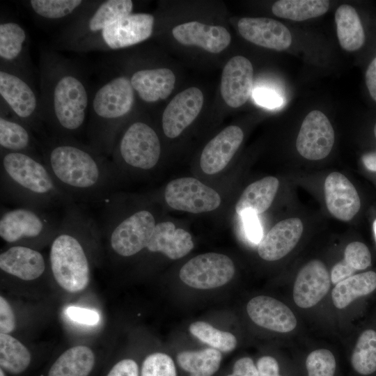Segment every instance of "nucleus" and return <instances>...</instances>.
Instances as JSON below:
<instances>
[{"label": "nucleus", "mask_w": 376, "mask_h": 376, "mask_svg": "<svg viewBox=\"0 0 376 376\" xmlns=\"http://www.w3.org/2000/svg\"><path fill=\"white\" fill-rule=\"evenodd\" d=\"M246 312L256 324L276 332H290L297 326L292 311L281 301L269 296L259 295L250 299Z\"/></svg>", "instance_id": "21"}, {"label": "nucleus", "mask_w": 376, "mask_h": 376, "mask_svg": "<svg viewBox=\"0 0 376 376\" xmlns=\"http://www.w3.org/2000/svg\"><path fill=\"white\" fill-rule=\"evenodd\" d=\"M189 331L200 341L221 352H230L237 345V338L232 333L220 330L206 322H192Z\"/></svg>", "instance_id": "39"}, {"label": "nucleus", "mask_w": 376, "mask_h": 376, "mask_svg": "<svg viewBox=\"0 0 376 376\" xmlns=\"http://www.w3.org/2000/svg\"><path fill=\"white\" fill-rule=\"evenodd\" d=\"M351 363L359 374L368 375L376 371V331L367 329L358 338Z\"/></svg>", "instance_id": "38"}, {"label": "nucleus", "mask_w": 376, "mask_h": 376, "mask_svg": "<svg viewBox=\"0 0 376 376\" xmlns=\"http://www.w3.org/2000/svg\"><path fill=\"white\" fill-rule=\"evenodd\" d=\"M241 217L249 240L254 243L260 242L262 240L263 230L257 214L253 212H245Z\"/></svg>", "instance_id": "43"}, {"label": "nucleus", "mask_w": 376, "mask_h": 376, "mask_svg": "<svg viewBox=\"0 0 376 376\" xmlns=\"http://www.w3.org/2000/svg\"><path fill=\"white\" fill-rule=\"evenodd\" d=\"M60 223L46 210L26 207L7 209L1 213L0 237L8 246L38 249L51 244Z\"/></svg>", "instance_id": "7"}, {"label": "nucleus", "mask_w": 376, "mask_h": 376, "mask_svg": "<svg viewBox=\"0 0 376 376\" xmlns=\"http://www.w3.org/2000/svg\"><path fill=\"white\" fill-rule=\"evenodd\" d=\"M327 0H279L272 6L273 14L294 21H304L324 15L329 9Z\"/></svg>", "instance_id": "36"}, {"label": "nucleus", "mask_w": 376, "mask_h": 376, "mask_svg": "<svg viewBox=\"0 0 376 376\" xmlns=\"http://www.w3.org/2000/svg\"><path fill=\"white\" fill-rule=\"evenodd\" d=\"M155 17L149 13H131L79 44L73 51L116 50L140 43L152 34Z\"/></svg>", "instance_id": "11"}, {"label": "nucleus", "mask_w": 376, "mask_h": 376, "mask_svg": "<svg viewBox=\"0 0 376 376\" xmlns=\"http://www.w3.org/2000/svg\"><path fill=\"white\" fill-rule=\"evenodd\" d=\"M164 198L171 208L194 214L214 210L221 202L214 189L191 177L170 181L164 189Z\"/></svg>", "instance_id": "13"}, {"label": "nucleus", "mask_w": 376, "mask_h": 376, "mask_svg": "<svg viewBox=\"0 0 376 376\" xmlns=\"http://www.w3.org/2000/svg\"><path fill=\"white\" fill-rule=\"evenodd\" d=\"M235 267L226 255L205 253L187 261L180 269V280L190 288L200 290L217 288L226 285L234 276Z\"/></svg>", "instance_id": "12"}, {"label": "nucleus", "mask_w": 376, "mask_h": 376, "mask_svg": "<svg viewBox=\"0 0 376 376\" xmlns=\"http://www.w3.org/2000/svg\"><path fill=\"white\" fill-rule=\"evenodd\" d=\"M237 29L244 39L265 48L283 51L292 43L289 29L274 19L243 17L239 20Z\"/></svg>", "instance_id": "20"}, {"label": "nucleus", "mask_w": 376, "mask_h": 376, "mask_svg": "<svg viewBox=\"0 0 376 376\" xmlns=\"http://www.w3.org/2000/svg\"><path fill=\"white\" fill-rule=\"evenodd\" d=\"M303 228L299 218H289L278 222L259 242V256L267 261L283 258L297 245Z\"/></svg>", "instance_id": "25"}, {"label": "nucleus", "mask_w": 376, "mask_h": 376, "mask_svg": "<svg viewBox=\"0 0 376 376\" xmlns=\"http://www.w3.org/2000/svg\"><path fill=\"white\" fill-rule=\"evenodd\" d=\"M0 192L18 207L47 210L75 203L61 189L42 156L0 151Z\"/></svg>", "instance_id": "4"}, {"label": "nucleus", "mask_w": 376, "mask_h": 376, "mask_svg": "<svg viewBox=\"0 0 376 376\" xmlns=\"http://www.w3.org/2000/svg\"><path fill=\"white\" fill-rule=\"evenodd\" d=\"M31 361V353L23 343L10 334H0L1 368L17 375L28 368Z\"/></svg>", "instance_id": "37"}, {"label": "nucleus", "mask_w": 376, "mask_h": 376, "mask_svg": "<svg viewBox=\"0 0 376 376\" xmlns=\"http://www.w3.org/2000/svg\"><path fill=\"white\" fill-rule=\"evenodd\" d=\"M194 244L191 234L175 228L171 221L157 223L146 247L152 253H159L171 260H178L187 255Z\"/></svg>", "instance_id": "27"}, {"label": "nucleus", "mask_w": 376, "mask_h": 376, "mask_svg": "<svg viewBox=\"0 0 376 376\" xmlns=\"http://www.w3.org/2000/svg\"><path fill=\"white\" fill-rule=\"evenodd\" d=\"M141 376H177L172 358L163 352H154L144 359Z\"/></svg>", "instance_id": "41"}, {"label": "nucleus", "mask_w": 376, "mask_h": 376, "mask_svg": "<svg viewBox=\"0 0 376 376\" xmlns=\"http://www.w3.org/2000/svg\"><path fill=\"white\" fill-rule=\"evenodd\" d=\"M373 231L376 239V219L374 221L373 224Z\"/></svg>", "instance_id": "51"}, {"label": "nucleus", "mask_w": 376, "mask_h": 376, "mask_svg": "<svg viewBox=\"0 0 376 376\" xmlns=\"http://www.w3.org/2000/svg\"><path fill=\"white\" fill-rule=\"evenodd\" d=\"M133 10L130 0L93 1L77 17L66 24L56 37L58 48L73 51L79 44L99 33Z\"/></svg>", "instance_id": "9"}, {"label": "nucleus", "mask_w": 376, "mask_h": 376, "mask_svg": "<svg viewBox=\"0 0 376 376\" xmlns=\"http://www.w3.org/2000/svg\"><path fill=\"white\" fill-rule=\"evenodd\" d=\"M203 100L202 91L196 87L178 93L164 110L162 118L164 134L168 138L178 137L198 116Z\"/></svg>", "instance_id": "16"}, {"label": "nucleus", "mask_w": 376, "mask_h": 376, "mask_svg": "<svg viewBox=\"0 0 376 376\" xmlns=\"http://www.w3.org/2000/svg\"><path fill=\"white\" fill-rule=\"evenodd\" d=\"M253 68L242 56L232 57L225 65L221 78L220 91L227 105L237 108L249 99L253 90Z\"/></svg>", "instance_id": "17"}, {"label": "nucleus", "mask_w": 376, "mask_h": 376, "mask_svg": "<svg viewBox=\"0 0 376 376\" xmlns=\"http://www.w3.org/2000/svg\"><path fill=\"white\" fill-rule=\"evenodd\" d=\"M49 267V260L36 249L8 246L0 253V269L4 274L23 281H36Z\"/></svg>", "instance_id": "18"}, {"label": "nucleus", "mask_w": 376, "mask_h": 376, "mask_svg": "<svg viewBox=\"0 0 376 376\" xmlns=\"http://www.w3.org/2000/svg\"><path fill=\"white\" fill-rule=\"evenodd\" d=\"M16 327L14 311L2 295L0 296V334H10Z\"/></svg>", "instance_id": "42"}, {"label": "nucleus", "mask_w": 376, "mask_h": 376, "mask_svg": "<svg viewBox=\"0 0 376 376\" xmlns=\"http://www.w3.org/2000/svg\"><path fill=\"white\" fill-rule=\"evenodd\" d=\"M42 157L61 189L75 203L102 204L119 173L109 157L77 139L46 136Z\"/></svg>", "instance_id": "1"}, {"label": "nucleus", "mask_w": 376, "mask_h": 376, "mask_svg": "<svg viewBox=\"0 0 376 376\" xmlns=\"http://www.w3.org/2000/svg\"><path fill=\"white\" fill-rule=\"evenodd\" d=\"M0 151L42 156L40 141L33 131L13 116L3 115L0 117Z\"/></svg>", "instance_id": "28"}, {"label": "nucleus", "mask_w": 376, "mask_h": 376, "mask_svg": "<svg viewBox=\"0 0 376 376\" xmlns=\"http://www.w3.org/2000/svg\"><path fill=\"white\" fill-rule=\"evenodd\" d=\"M174 38L184 45H196L210 53H219L231 41L230 33L221 26L197 21L179 24L172 29Z\"/></svg>", "instance_id": "24"}, {"label": "nucleus", "mask_w": 376, "mask_h": 376, "mask_svg": "<svg viewBox=\"0 0 376 376\" xmlns=\"http://www.w3.org/2000/svg\"><path fill=\"white\" fill-rule=\"evenodd\" d=\"M371 264V254L362 242H353L347 245L344 258L337 263L331 272V281L337 284L343 280L354 275L358 270H363Z\"/></svg>", "instance_id": "35"}, {"label": "nucleus", "mask_w": 376, "mask_h": 376, "mask_svg": "<svg viewBox=\"0 0 376 376\" xmlns=\"http://www.w3.org/2000/svg\"><path fill=\"white\" fill-rule=\"evenodd\" d=\"M42 119L55 138L77 139L87 126L91 92L78 68L52 49L40 58Z\"/></svg>", "instance_id": "2"}, {"label": "nucleus", "mask_w": 376, "mask_h": 376, "mask_svg": "<svg viewBox=\"0 0 376 376\" xmlns=\"http://www.w3.org/2000/svg\"><path fill=\"white\" fill-rule=\"evenodd\" d=\"M306 366L308 376H334L336 363L331 352L319 349L308 354Z\"/></svg>", "instance_id": "40"}, {"label": "nucleus", "mask_w": 376, "mask_h": 376, "mask_svg": "<svg viewBox=\"0 0 376 376\" xmlns=\"http://www.w3.org/2000/svg\"><path fill=\"white\" fill-rule=\"evenodd\" d=\"M337 36L341 47L349 52L360 49L365 42V33L355 8L347 4L340 6L335 13Z\"/></svg>", "instance_id": "32"}, {"label": "nucleus", "mask_w": 376, "mask_h": 376, "mask_svg": "<svg viewBox=\"0 0 376 376\" xmlns=\"http://www.w3.org/2000/svg\"><path fill=\"white\" fill-rule=\"evenodd\" d=\"M178 366L189 376H212L219 368L222 355L219 350L207 347L196 351H182L177 354Z\"/></svg>", "instance_id": "34"}, {"label": "nucleus", "mask_w": 376, "mask_h": 376, "mask_svg": "<svg viewBox=\"0 0 376 376\" xmlns=\"http://www.w3.org/2000/svg\"><path fill=\"white\" fill-rule=\"evenodd\" d=\"M334 139V128L328 118L320 111L313 110L301 123L296 148L303 157L319 160L330 153Z\"/></svg>", "instance_id": "14"}, {"label": "nucleus", "mask_w": 376, "mask_h": 376, "mask_svg": "<svg viewBox=\"0 0 376 376\" xmlns=\"http://www.w3.org/2000/svg\"><path fill=\"white\" fill-rule=\"evenodd\" d=\"M107 376H139V366L133 359H124L116 363Z\"/></svg>", "instance_id": "46"}, {"label": "nucleus", "mask_w": 376, "mask_h": 376, "mask_svg": "<svg viewBox=\"0 0 376 376\" xmlns=\"http://www.w3.org/2000/svg\"><path fill=\"white\" fill-rule=\"evenodd\" d=\"M327 210L335 218L350 221L361 207L359 196L352 183L342 173L329 174L324 185Z\"/></svg>", "instance_id": "22"}, {"label": "nucleus", "mask_w": 376, "mask_h": 376, "mask_svg": "<svg viewBox=\"0 0 376 376\" xmlns=\"http://www.w3.org/2000/svg\"><path fill=\"white\" fill-rule=\"evenodd\" d=\"M376 288V273L368 271L350 276L336 284L331 292L334 306L347 307L358 297L367 295Z\"/></svg>", "instance_id": "33"}, {"label": "nucleus", "mask_w": 376, "mask_h": 376, "mask_svg": "<svg viewBox=\"0 0 376 376\" xmlns=\"http://www.w3.org/2000/svg\"><path fill=\"white\" fill-rule=\"evenodd\" d=\"M93 1L82 0H31L29 8L38 18L49 22L72 20L86 9Z\"/></svg>", "instance_id": "31"}, {"label": "nucleus", "mask_w": 376, "mask_h": 376, "mask_svg": "<svg viewBox=\"0 0 376 376\" xmlns=\"http://www.w3.org/2000/svg\"><path fill=\"white\" fill-rule=\"evenodd\" d=\"M95 356L89 347L76 345L63 352L51 366L48 376H88Z\"/></svg>", "instance_id": "30"}, {"label": "nucleus", "mask_w": 376, "mask_h": 376, "mask_svg": "<svg viewBox=\"0 0 376 376\" xmlns=\"http://www.w3.org/2000/svg\"><path fill=\"white\" fill-rule=\"evenodd\" d=\"M244 138L242 129L236 125L224 128L212 138L203 148L200 166L207 175L221 171L230 162Z\"/></svg>", "instance_id": "23"}, {"label": "nucleus", "mask_w": 376, "mask_h": 376, "mask_svg": "<svg viewBox=\"0 0 376 376\" xmlns=\"http://www.w3.org/2000/svg\"><path fill=\"white\" fill-rule=\"evenodd\" d=\"M161 143L156 131L146 122L136 120L118 134L111 161L120 173L122 169L150 171L158 164Z\"/></svg>", "instance_id": "8"}, {"label": "nucleus", "mask_w": 376, "mask_h": 376, "mask_svg": "<svg viewBox=\"0 0 376 376\" xmlns=\"http://www.w3.org/2000/svg\"><path fill=\"white\" fill-rule=\"evenodd\" d=\"M1 68L32 77L29 36L25 29L13 20L0 23Z\"/></svg>", "instance_id": "15"}, {"label": "nucleus", "mask_w": 376, "mask_h": 376, "mask_svg": "<svg viewBox=\"0 0 376 376\" xmlns=\"http://www.w3.org/2000/svg\"><path fill=\"white\" fill-rule=\"evenodd\" d=\"M374 134H375V136L376 138V123H375V127H374Z\"/></svg>", "instance_id": "53"}, {"label": "nucleus", "mask_w": 376, "mask_h": 376, "mask_svg": "<svg viewBox=\"0 0 376 376\" xmlns=\"http://www.w3.org/2000/svg\"><path fill=\"white\" fill-rule=\"evenodd\" d=\"M256 102L268 108H276L283 104V100L276 92L268 88H258L253 91Z\"/></svg>", "instance_id": "44"}, {"label": "nucleus", "mask_w": 376, "mask_h": 376, "mask_svg": "<svg viewBox=\"0 0 376 376\" xmlns=\"http://www.w3.org/2000/svg\"><path fill=\"white\" fill-rule=\"evenodd\" d=\"M135 93L127 75L108 77L91 94L88 144L110 157L122 122L132 111Z\"/></svg>", "instance_id": "5"}, {"label": "nucleus", "mask_w": 376, "mask_h": 376, "mask_svg": "<svg viewBox=\"0 0 376 376\" xmlns=\"http://www.w3.org/2000/svg\"><path fill=\"white\" fill-rule=\"evenodd\" d=\"M227 376H259V374L253 361L245 357L235 361L233 373Z\"/></svg>", "instance_id": "47"}, {"label": "nucleus", "mask_w": 376, "mask_h": 376, "mask_svg": "<svg viewBox=\"0 0 376 376\" xmlns=\"http://www.w3.org/2000/svg\"><path fill=\"white\" fill-rule=\"evenodd\" d=\"M0 95L14 118L24 123L33 132L46 137L40 97L32 77L0 68Z\"/></svg>", "instance_id": "10"}, {"label": "nucleus", "mask_w": 376, "mask_h": 376, "mask_svg": "<svg viewBox=\"0 0 376 376\" xmlns=\"http://www.w3.org/2000/svg\"><path fill=\"white\" fill-rule=\"evenodd\" d=\"M331 277L325 265L312 260L299 272L293 287V299L300 308H308L317 304L328 292Z\"/></svg>", "instance_id": "19"}, {"label": "nucleus", "mask_w": 376, "mask_h": 376, "mask_svg": "<svg viewBox=\"0 0 376 376\" xmlns=\"http://www.w3.org/2000/svg\"><path fill=\"white\" fill-rule=\"evenodd\" d=\"M102 205L104 224L100 230L111 255L127 258L143 251L157 224L152 212L141 207L124 212L114 193Z\"/></svg>", "instance_id": "6"}, {"label": "nucleus", "mask_w": 376, "mask_h": 376, "mask_svg": "<svg viewBox=\"0 0 376 376\" xmlns=\"http://www.w3.org/2000/svg\"><path fill=\"white\" fill-rule=\"evenodd\" d=\"M366 84L371 97L376 101V57L366 70Z\"/></svg>", "instance_id": "49"}, {"label": "nucleus", "mask_w": 376, "mask_h": 376, "mask_svg": "<svg viewBox=\"0 0 376 376\" xmlns=\"http://www.w3.org/2000/svg\"><path fill=\"white\" fill-rule=\"evenodd\" d=\"M361 160L368 170L376 172V152L364 154L361 157Z\"/></svg>", "instance_id": "50"}, {"label": "nucleus", "mask_w": 376, "mask_h": 376, "mask_svg": "<svg viewBox=\"0 0 376 376\" xmlns=\"http://www.w3.org/2000/svg\"><path fill=\"white\" fill-rule=\"evenodd\" d=\"M0 376H6L4 371L2 368L0 369Z\"/></svg>", "instance_id": "52"}, {"label": "nucleus", "mask_w": 376, "mask_h": 376, "mask_svg": "<svg viewBox=\"0 0 376 376\" xmlns=\"http://www.w3.org/2000/svg\"><path fill=\"white\" fill-rule=\"evenodd\" d=\"M134 93L146 103L167 98L174 88L175 76L166 68H142L127 77Z\"/></svg>", "instance_id": "26"}, {"label": "nucleus", "mask_w": 376, "mask_h": 376, "mask_svg": "<svg viewBox=\"0 0 376 376\" xmlns=\"http://www.w3.org/2000/svg\"><path fill=\"white\" fill-rule=\"evenodd\" d=\"M100 227L77 203L64 207L49 248V265L58 285L70 293L84 290L91 277V251L98 248Z\"/></svg>", "instance_id": "3"}, {"label": "nucleus", "mask_w": 376, "mask_h": 376, "mask_svg": "<svg viewBox=\"0 0 376 376\" xmlns=\"http://www.w3.org/2000/svg\"><path fill=\"white\" fill-rule=\"evenodd\" d=\"M66 313L72 320L88 325L96 324L100 320L96 311L77 306L68 307Z\"/></svg>", "instance_id": "45"}, {"label": "nucleus", "mask_w": 376, "mask_h": 376, "mask_svg": "<svg viewBox=\"0 0 376 376\" xmlns=\"http://www.w3.org/2000/svg\"><path fill=\"white\" fill-rule=\"evenodd\" d=\"M259 376H281L277 361L272 357L264 356L257 362Z\"/></svg>", "instance_id": "48"}, {"label": "nucleus", "mask_w": 376, "mask_h": 376, "mask_svg": "<svg viewBox=\"0 0 376 376\" xmlns=\"http://www.w3.org/2000/svg\"><path fill=\"white\" fill-rule=\"evenodd\" d=\"M279 186V180L273 176L257 180L243 191L235 205V211L242 216L245 212L256 214L267 210L272 205Z\"/></svg>", "instance_id": "29"}]
</instances>
